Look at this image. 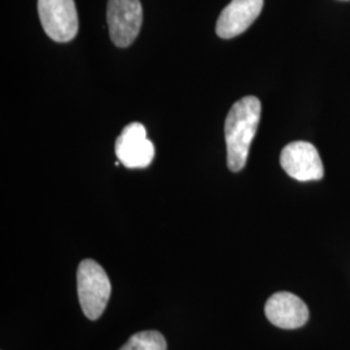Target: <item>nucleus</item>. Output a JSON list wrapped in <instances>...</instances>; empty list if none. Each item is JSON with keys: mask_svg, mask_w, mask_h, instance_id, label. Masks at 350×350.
<instances>
[{"mask_svg": "<svg viewBox=\"0 0 350 350\" xmlns=\"http://www.w3.org/2000/svg\"><path fill=\"white\" fill-rule=\"evenodd\" d=\"M261 118V101L245 96L237 101L226 117L225 138L227 166L238 173L247 165L250 144L256 137Z\"/></svg>", "mask_w": 350, "mask_h": 350, "instance_id": "f257e3e1", "label": "nucleus"}, {"mask_svg": "<svg viewBox=\"0 0 350 350\" xmlns=\"http://www.w3.org/2000/svg\"><path fill=\"white\" fill-rule=\"evenodd\" d=\"M265 314L270 323L284 329L300 328L309 319L306 304L289 292L273 295L265 305Z\"/></svg>", "mask_w": 350, "mask_h": 350, "instance_id": "6e6552de", "label": "nucleus"}, {"mask_svg": "<svg viewBox=\"0 0 350 350\" xmlns=\"http://www.w3.org/2000/svg\"><path fill=\"white\" fill-rule=\"evenodd\" d=\"M166 340L159 331H142L126 341L120 350H166Z\"/></svg>", "mask_w": 350, "mask_h": 350, "instance_id": "1a4fd4ad", "label": "nucleus"}, {"mask_svg": "<svg viewBox=\"0 0 350 350\" xmlns=\"http://www.w3.org/2000/svg\"><path fill=\"white\" fill-rule=\"evenodd\" d=\"M280 165L291 178L299 182L321 180L325 167L318 150L308 142H292L280 154Z\"/></svg>", "mask_w": 350, "mask_h": 350, "instance_id": "39448f33", "label": "nucleus"}, {"mask_svg": "<svg viewBox=\"0 0 350 350\" xmlns=\"http://www.w3.org/2000/svg\"><path fill=\"white\" fill-rule=\"evenodd\" d=\"M107 23L113 43L117 47H129L138 37L143 24L140 0H108Z\"/></svg>", "mask_w": 350, "mask_h": 350, "instance_id": "20e7f679", "label": "nucleus"}, {"mask_svg": "<svg viewBox=\"0 0 350 350\" xmlns=\"http://www.w3.org/2000/svg\"><path fill=\"white\" fill-rule=\"evenodd\" d=\"M38 12L52 40L66 43L75 39L79 27L75 0H38Z\"/></svg>", "mask_w": 350, "mask_h": 350, "instance_id": "7ed1b4c3", "label": "nucleus"}, {"mask_svg": "<svg viewBox=\"0 0 350 350\" xmlns=\"http://www.w3.org/2000/svg\"><path fill=\"white\" fill-rule=\"evenodd\" d=\"M116 156L129 169H144L154 157V147L147 138L146 127L133 122L126 126L116 140Z\"/></svg>", "mask_w": 350, "mask_h": 350, "instance_id": "423d86ee", "label": "nucleus"}, {"mask_svg": "<svg viewBox=\"0 0 350 350\" xmlns=\"http://www.w3.org/2000/svg\"><path fill=\"white\" fill-rule=\"evenodd\" d=\"M77 291L82 312L91 321L104 313L112 293L105 270L94 260H83L77 270Z\"/></svg>", "mask_w": 350, "mask_h": 350, "instance_id": "f03ea898", "label": "nucleus"}, {"mask_svg": "<svg viewBox=\"0 0 350 350\" xmlns=\"http://www.w3.org/2000/svg\"><path fill=\"white\" fill-rule=\"evenodd\" d=\"M262 8L263 0H231L218 17L217 36L231 39L243 34L257 20Z\"/></svg>", "mask_w": 350, "mask_h": 350, "instance_id": "0eeeda50", "label": "nucleus"}]
</instances>
